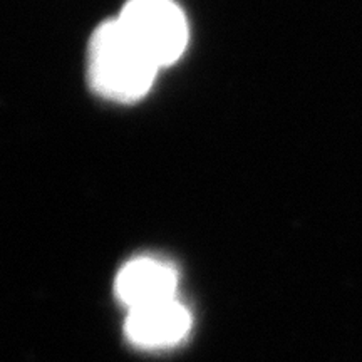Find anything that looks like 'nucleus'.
Here are the masks:
<instances>
[{
    "label": "nucleus",
    "mask_w": 362,
    "mask_h": 362,
    "mask_svg": "<svg viewBox=\"0 0 362 362\" xmlns=\"http://www.w3.org/2000/svg\"><path fill=\"white\" fill-rule=\"evenodd\" d=\"M158 71L160 67L136 45L117 17L99 24L90 35L88 83L98 96L123 104L139 101L149 93Z\"/></svg>",
    "instance_id": "f257e3e1"
},
{
    "label": "nucleus",
    "mask_w": 362,
    "mask_h": 362,
    "mask_svg": "<svg viewBox=\"0 0 362 362\" xmlns=\"http://www.w3.org/2000/svg\"><path fill=\"white\" fill-rule=\"evenodd\" d=\"M117 21L160 69L175 64L188 45V21L173 0H128Z\"/></svg>",
    "instance_id": "f03ea898"
},
{
    "label": "nucleus",
    "mask_w": 362,
    "mask_h": 362,
    "mask_svg": "<svg viewBox=\"0 0 362 362\" xmlns=\"http://www.w3.org/2000/svg\"><path fill=\"white\" fill-rule=\"evenodd\" d=\"M178 275L173 265L160 259L139 257L117 274L116 293L131 310L175 298Z\"/></svg>",
    "instance_id": "7ed1b4c3"
},
{
    "label": "nucleus",
    "mask_w": 362,
    "mask_h": 362,
    "mask_svg": "<svg viewBox=\"0 0 362 362\" xmlns=\"http://www.w3.org/2000/svg\"><path fill=\"white\" fill-rule=\"evenodd\" d=\"M192 325V315L176 298L138 307L126 319V334L141 347H165L181 341Z\"/></svg>",
    "instance_id": "20e7f679"
}]
</instances>
